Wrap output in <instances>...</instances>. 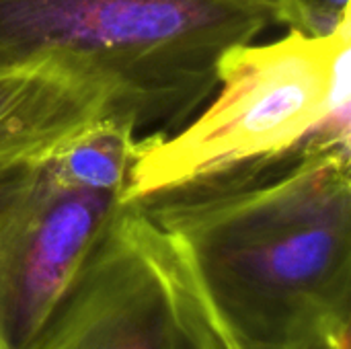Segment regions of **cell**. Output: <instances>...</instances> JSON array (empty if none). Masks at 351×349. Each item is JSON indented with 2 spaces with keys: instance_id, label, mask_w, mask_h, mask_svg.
I'll return each instance as SVG.
<instances>
[{
  "instance_id": "cell-1",
  "label": "cell",
  "mask_w": 351,
  "mask_h": 349,
  "mask_svg": "<svg viewBox=\"0 0 351 349\" xmlns=\"http://www.w3.org/2000/svg\"><path fill=\"white\" fill-rule=\"evenodd\" d=\"M136 204L173 241L232 349H292L350 329V130L152 191Z\"/></svg>"
},
{
  "instance_id": "cell-2",
  "label": "cell",
  "mask_w": 351,
  "mask_h": 349,
  "mask_svg": "<svg viewBox=\"0 0 351 349\" xmlns=\"http://www.w3.org/2000/svg\"><path fill=\"white\" fill-rule=\"evenodd\" d=\"M274 0H0V72L47 66L99 86L138 134L187 121Z\"/></svg>"
},
{
  "instance_id": "cell-3",
  "label": "cell",
  "mask_w": 351,
  "mask_h": 349,
  "mask_svg": "<svg viewBox=\"0 0 351 349\" xmlns=\"http://www.w3.org/2000/svg\"><path fill=\"white\" fill-rule=\"evenodd\" d=\"M350 23L327 37H286L232 47L218 95L193 121L140 138L125 202L241 163L280 154L313 132L350 130Z\"/></svg>"
},
{
  "instance_id": "cell-4",
  "label": "cell",
  "mask_w": 351,
  "mask_h": 349,
  "mask_svg": "<svg viewBox=\"0 0 351 349\" xmlns=\"http://www.w3.org/2000/svg\"><path fill=\"white\" fill-rule=\"evenodd\" d=\"M138 132L101 117L0 169V349H25L125 204Z\"/></svg>"
},
{
  "instance_id": "cell-5",
  "label": "cell",
  "mask_w": 351,
  "mask_h": 349,
  "mask_svg": "<svg viewBox=\"0 0 351 349\" xmlns=\"http://www.w3.org/2000/svg\"><path fill=\"white\" fill-rule=\"evenodd\" d=\"M25 349H226L173 241L125 202Z\"/></svg>"
},
{
  "instance_id": "cell-6",
  "label": "cell",
  "mask_w": 351,
  "mask_h": 349,
  "mask_svg": "<svg viewBox=\"0 0 351 349\" xmlns=\"http://www.w3.org/2000/svg\"><path fill=\"white\" fill-rule=\"evenodd\" d=\"M101 117L111 111L95 84L47 66L0 72V169L53 150Z\"/></svg>"
},
{
  "instance_id": "cell-7",
  "label": "cell",
  "mask_w": 351,
  "mask_h": 349,
  "mask_svg": "<svg viewBox=\"0 0 351 349\" xmlns=\"http://www.w3.org/2000/svg\"><path fill=\"white\" fill-rule=\"evenodd\" d=\"M274 12L290 31L327 37L350 23V0H274Z\"/></svg>"
},
{
  "instance_id": "cell-8",
  "label": "cell",
  "mask_w": 351,
  "mask_h": 349,
  "mask_svg": "<svg viewBox=\"0 0 351 349\" xmlns=\"http://www.w3.org/2000/svg\"><path fill=\"white\" fill-rule=\"evenodd\" d=\"M226 349H232L226 346ZM292 349H350V329H341L327 337H319L306 344H300Z\"/></svg>"
}]
</instances>
